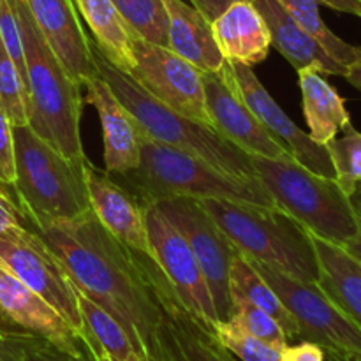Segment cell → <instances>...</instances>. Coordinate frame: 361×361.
<instances>
[{
	"label": "cell",
	"mask_w": 361,
	"mask_h": 361,
	"mask_svg": "<svg viewBox=\"0 0 361 361\" xmlns=\"http://www.w3.org/2000/svg\"><path fill=\"white\" fill-rule=\"evenodd\" d=\"M256 178L275 204L305 226L309 233L344 245L356 233V207L335 180L316 175L295 159L250 155Z\"/></svg>",
	"instance_id": "52a82bcc"
},
{
	"label": "cell",
	"mask_w": 361,
	"mask_h": 361,
	"mask_svg": "<svg viewBox=\"0 0 361 361\" xmlns=\"http://www.w3.org/2000/svg\"><path fill=\"white\" fill-rule=\"evenodd\" d=\"M197 201L243 256L302 281L317 282L312 236L288 212L219 197Z\"/></svg>",
	"instance_id": "8992f818"
},
{
	"label": "cell",
	"mask_w": 361,
	"mask_h": 361,
	"mask_svg": "<svg viewBox=\"0 0 361 361\" xmlns=\"http://www.w3.org/2000/svg\"><path fill=\"white\" fill-rule=\"evenodd\" d=\"M212 32L217 48L228 62L256 66L271 48V35L263 14L252 0H235L214 21Z\"/></svg>",
	"instance_id": "d6986e66"
},
{
	"label": "cell",
	"mask_w": 361,
	"mask_h": 361,
	"mask_svg": "<svg viewBox=\"0 0 361 361\" xmlns=\"http://www.w3.org/2000/svg\"><path fill=\"white\" fill-rule=\"evenodd\" d=\"M16 180V157H14V126L0 108V185L11 192Z\"/></svg>",
	"instance_id": "e575fe53"
},
{
	"label": "cell",
	"mask_w": 361,
	"mask_h": 361,
	"mask_svg": "<svg viewBox=\"0 0 361 361\" xmlns=\"http://www.w3.org/2000/svg\"><path fill=\"white\" fill-rule=\"evenodd\" d=\"M0 338H2V330H0Z\"/></svg>",
	"instance_id": "7dc6e473"
},
{
	"label": "cell",
	"mask_w": 361,
	"mask_h": 361,
	"mask_svg": "<svg viewBox=\"0 0 361 361\" xmlns=\"http://www.w3.org/2000/svg\"><path fill=\"white\" fill-rule=\"evenodd\" d=\"M341 133L342 136L334 137L324 147L335 169V182L345 196L353 197L361 185V133L353 123H348Z\"/></svg>",
	"instance_id": "f546056e"
},
{
	"label": "cell",
	"mask_w": 361,
	"mask_h": 361,
	"mask_svg": "<svg viewBox=\"0 0 361 361\" xmlns=\"http://www.w3.org/2000/svg\"><path fill=\"white\" fill-rule=\"evenodd\" d=\"M319 267L316 284L338 307L342 314L361 330V261L342 245L312 235Z\"/></svg>",
	"instance_id": "603a6c76"
},
{
	"label": "cell",
	"mask_w": 361,
	"mask_h": 361,
	"mask_svg": "<svg viewBox=\"0 0 361 361\" xmlns=\"http://www.w3.org/2000/svg\"><path fill=\"white\" fill-rule=\"evenodd\" d=\"M319 2L331 9L341 11V13L353 14L361 20V0H319Z\"/></svg>",
	"instance_id": "60d3db41"
},
{
	"label": "cell",
	"mask_w": 361,
	"mask_h": 361,
	"mask_svg": "<svg viewBox=\"0 0 361 361\" xmlns=\"http://www.w3.org/2000/svg\"><path fill=\"white\" fill-rule=\"evenodd\" d=\"M281 361H326V353L314 342L302 341L300 344L286 345Z\"/></svg>",
	"instance_id": "74e56055"
},
{
	"label": "cell",
	"mask_w": 361,
	"mask_h": 361,
	"mask_svg": "<svg viewBox=\"0 0 361 361\" xmlns=\"http://www.w3.org/2000/svg\"><path fill=\"white\" fill-rule=\"evenodd\" d=\"M252 261V259H250ZM298 326V341L314 342L328 355H361V330L349 321L316 282H307L252 261Z\"/></svg>",
	"instance_id": "ba28073f"
},
{
	"label": "cell",
	"mask_w": 361,
	"mask_h": 361,
	"mask_svg": "<svg viewBox=\"0 0 361 361\" xmlns=\"http://www.w3.org/2000/svg\"><path fill=\"white\" fill-rule=\"evenodd\" d=\"M0 261L46 300L83 341L85 326L73 279L37 231L21 228L0 236Z\"/></svg>",
	"instance_id": "9c48e42d"
},
{
	"label": "cell",
	"mask_w": 361,
	"mask_h": 361,
	"mask_svg": "<svg viewBox=\"0 0 361 361\" xmlns=\"http://www.w3.org/2000/svg\"><path fill=\"white\" fill-rule=\"evenodd\" d=\"M203 88L210 126L221 136L245 152L268 159H295L274 140L219 73H203Z\"/></svg>",
	"instance_id": "2e32d148"
},
{
	"label": "cell",
	"mask_w": 361,
	"mask_h": 361,
	"mask_svg": "<svg viewBox=\"0 0 361 361\" xmlns=\"http://www.w3.org/2000/svg\"><path fill=\"white\" fill-rule=\"evenodd\" d=\"M16 180L11 192L32 228L90 212L81 162L67 159L30 126H14Z\"/></svg>",
	"instance_id": "5b68a950"
},
{
	"label": "cell",
	"mask_w": 361,
	"mask_h": 361,
	"mask_svg": "<svg viewBox=\"0 0 361 361\" xmlns=\"http://www.w3.org/2000/svg\"><path fill=\"white\" fill-rule=\"evenodd\" d=\"M0 361H94L92 356L76 358L51 342L21 331H4L0 338Z\"/></svg>",
	"instance_id": "4dcf8cb0"
},
{
	"label": "cell",
	"mask_w": 361,
	"mask_h": 361,
	"mask_svg": "<svg viewBox=\"0 0 361 361\" xmlns=\"http://www.w3.org/2000/svg\"><path fill=\"white\" fill-rule=\"evenodd\" d=\"M214 335L219 344L228 349L240 361H281L282 349L267 344L252 335L245 334L229 321H221L215 324Z\"/></svg>",
	"instance_id": "d6a6232c"
},
{
	"label": "cell",
	"mask_w": 361,
	"mask_h": 361,
	"mask_svg": "<svg viewBox=\"0 0 361 361\" xmlns=\"http://www.w3.org/2000/svg\"><path fill=\"white\" fill-rule=\"evenodd\" d=\"M235 0H190V6L196 7L208 21H214Z\"/></svg>",
	"instance_id": "f35d334b"
},
{
	"label": "cell",
	"mask_w": 361,
	"mask_h": 361,
	"mask_svg": "<svg viewBox=\"0 0 361 361\" xmlns=\"http://www.w3.org/2000/svg\"><path fill=\"white\" fill-rule=\"evenodd\" d=\"M331 361H361V355H328Z\"/></svg>",
	"instance_id": "ee69618b"
},
{
	"label": "cell",
	"mask_w": 361,
	"mask_h": 361,
	"mask_svg": "<svg viewBox=\"0 0 361 361\" xmlns=\"http://www.w3.org/2000/svg\"><path fill=\"white\" fill-rule=\"evenodd\" d=\"M116 176H122V185L136 194L145 204L168 197H219L277 207L259 180L233 176L197 155L159 143L145 134L141 137L140 166L134 171Z\"/></svg>",
	"instance_id": "3957f363"
},
{
	"label": "cell",
	"mask_w": 361,
	"mask_h": 361,
	"mask_svg": "<svg viewBox=\"0 0 361 361\" xmlns=\"http://www.w3.org/2000/svg\"><path fill=\"white\" fill-rule=\"evenodd\" d=\"M353 201H355V207H356V233L351 240L344 243V249L351 254L353 257L361 261V200L360 197L353 196Z\"/></svg>",
	"instance_id": "ab89813d"
},
{
	"label": "cell",
	"mask_w": 361,
	"mask_h": 361,
	"mask_svg": "<svg viewBox=\"0 0 361 361\" xmlns=\"http://www.w3.org/2000/svg\"><path fill=\"white\" fill-rule=\"evenodd\" d=\"M263 14L271 35V46L282 56L300 69H316L324 76H345L348 67L331 59L282 7L279 0H252Z\"/></svg>",
	"instance_id": "ffe728a7"
},
{
	"label": "cell",
	"mask_w": 361,
	"mask_h": 361,
	"mask_svg": "<svg viewBox=\"0 0 361 361\" xmlns=\"http://www.w3.org/2000/svg\"><path fill=\"white\" fill-rule=\"evenodd\" d=\"M344 78L356 88V90L361 92V56L348 67Z\"/></svg>",
	"instance_id": "7bdbcfd3"
},
{
	"label": "cell",
	"mask_w": 361,
	"mask_h": 361,
	"mask_svg": "<svg viewBox=\"0 0 361 361\" xmlns=\"http://www.w3.org/2000/svg\"><path fill=\"white\" fill-rule=\"evenodd\" d=\"M0 323L14 328V331L44 338L76 358L90 356L85 342L66 323V319L37 293L25 286L2 261H0Z\"/></svg>",
	"instance_id": "5bb4252c"
},
{
	"label": "cell",
	"mask_w": 361,
	"mask_h": 361,
	"mask_svg": "<svg viewBox=\"0 0 361 361\" xmlns=\"http://www.w3.org/2000/svg\"><path fill=\"white\" fill-rule=\"evenodd\" d=\"M152 281H154L157 302L164 312L169 337H171L180 361H240L228 349L222 348L214 335L208 334L200 323H196L183 310L155 261Z\"/></svg>",
	"instance_id": "44dd1931"
},
{
	"label": "cell",
	"mask_w": 361,
	"mask_h": 361,
	"mask_svg": "<svg viewBox=\"0 0 361 361\" xmlns=\"http://www.w3.org/2000/svg\"><path fill=\"white\" fill-rule=\"evenodd\" d=\"M152 204H155L185 236L207 279L219 319L229 321L233 314L229 270L240 250L215 224L214 219L204 212L197 200L168 197V200H159Z\"/></svg>",
	"instance_id": "8fae6325"
},
{
	"label": "cell",
	"mask_w": 361,
	"mask_h": 361,
	"mask_svg": "<svg viewBox=\"0 0 361 361\" xmlns=\"http://www.w3.org/2000/svg\"><path fill=\"white\" fill-rule=\"evenodd\" d=\"M129 30L159 46H168V11L162 0H111Z\"/></svg>",
	"instance_id": "f1b7e54d"
},
{
	"label": "cell",
	"mask_w": 361,
	"mask_h": 361,
	"mask_svg": "<svg viewBox=\"0 0 361 361\" xmlns=\"http://www.w3.org/2000/svg\"><path fill=\"white\" fill-rule=\"evenodd\" d=\"M0 108L13 126L28 123L27 85L0 39Z\"/></svg>",
	"instance_id": "1f68e13d"
},
{
	"label": "cell",
	"mask_w": 361,
	"mask_h": 361,
	"mask_svg": "<svg viewBox=\"0 0 361 361\" xmlns=\"http://www.w3.org/2000/svg\"><path fill=\"white\" fill-rule=\"evenodd\" d=\"M293 20L337 62L344 67L351 66L361 56V46H355L338 37L328 28L319 13V0H279Z\"/></svg>",
	"instance_id": "83f0119b"
},
{
	"label": "cell",
	"mask_w": 361,
	"mask_h": 361,
	"mask_svg": "<svg viewBox=\"0 0 361 361\" xmlns=\"http://www.w3.org/2000/svg\"><path fill=\"white\" fill-rule=\"evenodd\" d=\"M83 87L85 102L94 106L101 118L106 171L111 175L134 171L141 161L143 137L136 120L99 73L88 78Z\"/></svg>",
	"instance_id": "ac0fdd59"
},
{
	"label": "cell",
	"mask_w": 361,
	"mask_h": 361,
	"mask_svg": "<svg viewBox=\"0 0 361 361\" xmlns=\"http://www.w3.org/2000/svg\"><path fill=\"white\" fill-rule=\"evenodd\" d=\"M162 2L168 11V48L203 73H217L226 60L214 39L212 21L183 0Z\"/></svg>",
	"instance_id": "7402d4cb"
},
{
	"label": "cell",
	"mask_w": 361,
	"mask_h": 361,
	"mask_svg": "<svg viewBox=\"0 0 361 361\" xmlns=\"http://www.w3.org/2000/svg\"><path fill=\"white\" fill-rule=\"evenodd\" d=\"M90 208L97 221L129 249L152 257L147 231V204L116 182L111 173L101 171L88 159L81 162Z\"/></svg>",
	"instance_id": "9a60e30c"
},
{
	"label": "cell",
	"mask_w": 361,
	"mask_h": 361,
	"mask_svg": "<svg viewBox=\"0 0 361 361\" xmlns=\"http://www.w3.org/2000/svg\"><path fill=\"white\" fill-rule=\"evenodd\" d=\"M147 356L150 361H180L178 355H176L175 345H173L171 337H169L166 321L159 326L154 338H152V342L148 344Z\"/></svg>",
	"instance_id": "8d00e7d4"
},
{
	"label": "cell",
	"mask_w": 361,
	"mask_h": 361,
	"mask_svg": "<svg viewBox=\"0 0 361 361\" xmlns=\"http://www.w3.org/2000/svg\"><path fill=\"white\" fill-rule=\"evenodd\" d=\"M27 69L28 126L74 162L85 161L80 122L81 85L67 74L39 32L25 0H16Z\"/></svg>",
	"instance_id": "7a4b0ae2"
},
{
	"label": "cell",
	"mask_w": 361,
	"mask_h": 361,
	"mask_svg": "<svg viewBox=\"0 0 361 361\" xmlns=\"http://www.w3.org/2000/svg\"><path fill=\"white\" fill-rule=\"evenodd\" d=\"M229 293H231V303L236 300L250 303L257 307L268 316L274 317L281 328L284 330L289 341H298V326L289 310L279 298L270 284L263 279V275L256 270L252 261L242 252L235 256L229 270Z\"/></svg>",
	"instance_id": "484cf974"
},
{
	"label": "cell",
	"mask_w": 361,
	"mask_h": 361,
	"mask_svg": "<svg viewBox=\"0 0 361 361\" xmlns=\"http://www.w3.org/2000/svg\"><path fill=\"white\" fill-rule=\"evenodd\" d=\"M23 222L25 217L21 215L18 204L14 203L9 190L0 189V236L27 228V224H23Z\"/></svg>",
	"instance_id": "d590c367"
},
{
	"label": "cell",
	"mask_w": 361,
	"mask_h": 361,
	"mask_svg": "<svg viewBox=\"0 0 361 361\" xmlns=\"http://www.w3.org/2000/svg\"><path fill=\"white\" fill-rule=\"evenodd\" d=\"M74 288H76L78 309H80L85 326L83 342H92L115 361H123L133 355H141L118 319L109 310L94 302L90 296L85 295L76 284Z\"/></svg>",
	"instance_id": "4316f807"
},
{
	"label": "cell",
	"mask_w": 361,
	"mask_h": 361,
	"mask_svg": "<svg viewBox=\"0 0 361 361\" xmlns=\"http://www.w3.org/2000/svg\"><path fill=\"white\" fill-rule=\"evenodd\" d=\"M298 83L309 136L319 145L330 143L348 123H351L345 101L328 83L324 74L316 69H300Z\"/></svg>",
	"instance_id": "cb8c5ba5"
},
{
	"label": "cell",
	"mask_w": 361,
	"mask_h": 361,
	"mask_svg": "<svg viewBox=\"0 0 361 361\" xmlns=\"http://www.w3.org/2000/svg\"><path fill=\"white\" fill-rule=\"evenodd\" d=\"M97 73L104 78L145 136L168 147L189 152L233 176L257 180L250 155L226 140L212 126L182 115L148 94L133 76L109 63L92 42Z\"/></svg>",
	"instance_id": "277c9868"
},
{
	"label": "cell",
	"mask_w": 361,
	"mask_h": 361,
	"mask_svg": "<svg viewBox=\"0 0 361 361\" xmlns=\"http://www.w3.org/2000/svg\"><path fill=\"white\" fill-rule=\"evenodd\" d=\"M229 323L275 348L284 349L289 344V338L286 337L284 330L274 317L242 300L233 302V314L229 317Z\"/></svg>",
	"instance_id": "836d02e7"
},
{
	"label": "cell",
	"mask_w": 361,
	"mask_h": 361,
	"mask_svg": "<svg viewBox=\"0 0 361 361\" xmlns=\"http://www.w3.org/2000/svg\"><path fill=\"white\" fill-rule=\"evenodd\" d=\"M39 32L78 85L97 73L92 41L81 25L74 0H25Z\"/></svg>",
	"instance_id": "e0dca14e"
},
{
	"label": "cell",
	"mask_w": 361,
	"mask_h": 361,
	"mask_svg": "<svg viewBox=\"0 0 361 361\" xmlns=\"http://www.w3.org/2000/svg\"><path fill=\"white\" fill-rule=\"evenodd\" d=\"M0 189H6V187H2V185H0ZM7 190V189H6ZM11 196H13V194H11Z\"/></svg>",
	"instance_id": "bcb514c9"
},
{
	"label": "cell",
	"mask_w": 361,
	"mask_h": 361,
	"mask_svg": "<svg viewBox=\"0 0 361 361\" xmlns=\"http://www.w3.org/2000/svg\"><path fill=\"white\" fill-rule=\"evenodd\" d=\"M62 261L74 284L126 328L141 355L164 323L154 291V259L120 243L87 212L73 221L35 228Z\"/></svg>",
	"instance_id": "6da1fadb"
},
{
	"label": "cell",
	"mask_w": 361,
	"mask_h": 361,
	"mask_svg": "<svg viewBox=\"0 0 361 361\" xmlns=\"http://www.w3.org/2000/svg\"><path fill=\"white\" fill-rule=\"evenodd\" d=\"M134 66L133 76L157 101L182 115L210 126L203 88V71L176 55L168 46H159L130 32Z\"/></svg>",
	"instance_id": "7c38bea8"
},
{
	"label": "cell",
	"mask_w": 361,
	"mask_h": 361,
	"mask_svg": "<svg viewBox=\"0 0 361 361\" xmlns=\"http://www.w3.org/2000/svg\"><path fill=\"white\" fill-rule=\"evenodd\" d=\"M85 345H87L88 353H90L92 360H94V361H115L113 358H109V356L106 355V353H102L101 349L97 348V345L92 344V342H85ZM123 361H150V360H148L147 356L133 355V356H130V358H127V360H123Z\"/></svg>",
	"instance_id": "b9f144b4"
},
{
	"label": "cell",
	"mask_w": 361,
	"mask_h": 361,
	"mask_svg": "<svg viewBox=\"0 0 361 361\" xmlns=\"http://www.w3.org/2000/svg\"><path fill=\"white\" fill-rule=\"evenodd\" d=\"M78 13L90 28L95 49L123 73H133L134 60L130 30L111 0H74Z\"/></svg>",
	"instance_id": "d4e9b609"
},
{
	"label": "cell",
	"mask_w": 361,
	"mask_h": 361,
	"mask_svg": "<svg viewBox=\"0 0 361 361\" xmlns=\"http://www.w3.org/2000/svg\"><path fill=\"white\" fill-rule=\"evenodd\" d=\"M222 80L242 97L250 111L257 116L264 129L277 143H281L296 162L305 166L316 175L335 180V169L324 145L316 143L305 130L300 129L284 109L275 102L270 92L263 87L252 67L243 63L228 62L217 71Z\"/></svg>",
	"instance_id": "4fadbf2b"
},
{
	"label": "cell",
	"mask_w": 361,
	"mask_h": 361,
	"mask_svg": "<svg viewBox=\"0 0 361 361\" xmlns=\"http://www.w3.org/2000/svg\"><path fill=\"white\" fill-rule=\"evenodd\" d=\"M147 231L152 259L161 268L180 305L208 334H214L221 319L207 279L185 236L155 204H147Z\"/></svg>",
	"instance_id": "30bf717a"
},
{
	"label": "cell",
	"mask_w": 361,
	"mask_h": 361,
	"mask_svg": "<svg viewBox=\"0 0 361 361\" xmlns=\"http://www.w3.org/2000/svg\"><path fill=\"white\" fill-rule=\"evenodd\" d=\"M355 196H356V197H360V200H361V185L358 187V190H356V194H355Z\"/></svg>",
	"instance_id": "f6af8a7d"
}]
</instances>
